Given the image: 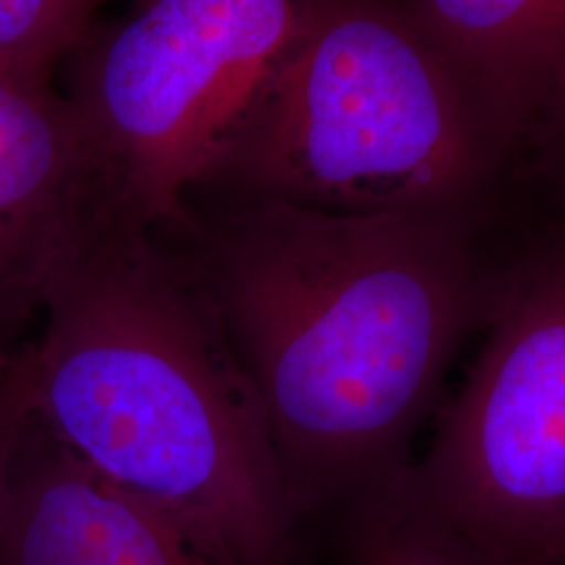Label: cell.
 I'll use <instances>...</instances> for the list:
<instances>
[{
	"mask_svg": "<svg viewBox=\"0 0 565 565\" xmlns=\"http://www.w3.org/2000/svg\"><path fill=\"white\" fill-rule=\"evenodd\" d=\"M53 70L0 60V366L49 281L105 203L102 177Z\"/></svg>",
	"mask_w": 565,
	"mask_h": 565,
	"instance_id": "obj_6",
	"label": "cell"
},
{
	"mask_svg": "<svg viewBox=\"0 0 565 565\" xmlns=\"http://www.w3.org/2000/svg\"><path fill=\"white\" fill-rule=\"evenodd\" d=\"M555 226H559V228H564L565 231V224H555Z\"/></svg>",
	"mask_w": 565,
	"mask_h": 565,
	"instance_id": "obj_15",
	"label": "cell"
},
{
	"mask_svg": "<svg viewBox=\"0 0 565 565\" xmlns=\"http://www.w3.org/2000/svg\"><path fill=\"white\" fill-rule=\"evenodd\" d=\"M484 329L429 450L396 482L499 562L553 564L565 541L564 228L527 226Z\"/></svg>",
	"mask_w": 565,
	"mask_h": 565,
	"instance_id": "obj_5",
	"label": "cell"
},
{
	"mask_svg": "<svg viewBox=\"0 0 565 565\" xmlns=\"http://www.w3.org/2000/svg\"><path fill=\"white\" fill-rule=\"evenodd\" d=\"M0 565H242L174 509L116 484L28 413L0 515Z\"/></svg>",
	"mask_w": 565,
	"mask_h": 565,
	"instance_id": "obj_7",
	"label": "cell"
},
{
	"mask_svg": "<svg viewBox=\"0 0 565 565\" xmlns=\"http://www.w3.org/2000/svg\"><path fill=\"white\" fill-rule=\"evenodd\" d=\"M28 419V406L15 371L9 366L0 375V515L11 484V471L20 446L21 431Z\"/></svg>",
	"mask_w": 565,
	"mask_h": 565,
	"instance_id": "obj_12",
	"label": "cell"
},
{
	"mask_svg": "<svg viewBox=\"0 0 565 565\" xmlns=\"http://www.w3.org/2000/svg\"><path fill=\"white\" fill-rule=\"evenodd\" d=\"M562 559H565V541H564V548H562ZM562 559H559V562H562Z\"/></svg>",
	"mask_w": 565,
	"mask_h": 565,
	"instance_id": "obj_13",
	"label": "cell"
},
{
	"mask_svg": "<svg viewBox=\"0 0 565 565\" xmlns=\"http://www.w3.org/2000/svg\"><path fill=\"white\" fill-rule=\"evenodd\" d=\"M518 182L541 218L565 224V118L520 172Z\"/></svg>",
	"mask_w": 565,
	"mask_h": 565,
	"instance_id": "obj_11",
	"label": "cell"
},
{
	"mask_svg": "<svg viewBox=\"0 0 565 565\" xmlns=\"http://www.w3.org/2000/svg\"><path fill=\"white\" fill-rule=\"evenodd\" d=\"M513 182L565 118V0H401Z\"/></svg>",
	"mask_w": 565,
	"mask_h": 565,
	"instance_id": "obj_8",
	"label": "cell"
},
{
	"mask_svg": "<svg viewBox=\"0 0 565 565\" xmlns=\"http://www.w3.org/2000/svg\"><path fill=\"white\" fill-rule=\"evenodd\" d=\"M11 361L28 413L116 484L174 509L242 565H294L296 507L258 394L214 306L151 228L99 207Z\"/></svg>",
	"mask_w": 565,
	"mask_h": 565,
	"instance_id": "obj_2",
	"label": "cell"
},
{
	"mask_svg": "<svg viewBox=\"0 0 565 565\" xmlns=\"http://www.w3.org/2000/svg\"><path fill=\"white\" fill-rule=\"evenodd\" d=\"M7 366H9V364H7ZM7 366H0V375H2V371H4V369H7Z\"/></svg>",
	"mask_w": 565,
	"mask_h": 565,
	"instance_id": "obj_14",
	"label": "cell"
},
{
	"mask_svg": "<svg viewBox=\"0 0 565 565\" xmlns=\"http://www.w3.org/2000/svg\"><path fill=\"white\" fill-rule=\"evenodd\" d=\"M99 2L0 0V60L55 70L95 28Z\"/></svg>",
	"mask_w": 565,
	"mask_h": 565,
	"instance_id": "obj_10",
	"label": "cell"
},
{
	"mask_svg": "<svg viewBox=\"0 0 565 565\" xmlns=\"http://www.w3.org/2000/svg\"><path fill=\"white\" fill-rule=\"evenodd\" d=\"M317 0H153L93 28L67 57L65 102L105 203L151 231L181 226L189 198Z\"/></svg>",
	"mask_w": 565,
	"mask_h": 565,
	"instance_id": "obj_4",
	"label": "cell"
},
{
	"mask_svg": "<svg viewBox=\"0 0 565 565\" xmlns=\"http://www.w3.org/2000/svg\"><path fill=\"white\" fill-rule=\"evenodd\" d=\"M350 565H505L392 482L361 505Z\"/></svg>",
	"mask_w": 565,
	"mask_h": 565,
	"instance_id": "obj_9",
	"label": "cell"
},
{
	"mask_svg": "<svg viewBox=\"0 0 565 565\" xmlns=\"http://www.w3.org/2000/svg\"><path fill=\"white\" fill-rule=\"evenodd\" d=\"M509 189L401 0H317L193 191L385 216L478 210Z\"/></svg>",
	"mask_w": 565,
	"mask_h": 565,
	"instance_id": "obj_3",
	"label": "cell"
},
{
	"mask_svg": "<svg viewBox=\"0 0 565 565\" xmlns=\"http://www.w3.org/2000/svg\"><path fill=\"white\" fill-rule=\"evenodd\" d=\"M522 226L505 202L333 216L214 198L153 233L214 306L300 513L354 509L411 463L448 366L492 317Z\"/></svg>",
	"mask_w": 565,
	"mask_h": 565,
	"instance_id": "obj_1",
	"label": "cell"
}]
</instances>
